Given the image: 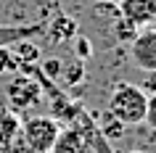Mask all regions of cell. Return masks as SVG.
<instances>
[{"mask_svg": "<svg viewBox=\"0 0 156 153\" xmlns=\"http://www.w3.org/2000/svg\"><path fill=\"white\" fill-rule=\"evenodd\" d=\"M130 58L140 71H156V29H140L130 42Z\"/></svg>", "mask_w": 156, "mask_h": 153, "instance_id": "obj_4", "label": "cell"}, {"mask_svg": "<svg viewBox=\"0 0 156 153\" xmlns=\"http://www.w3.org/2000/svg\"><path fill=\"white\" fill-rule=\"evenodd\" d=\"M50 153H90V148H87L85 137L80 135L74 127H66V129L61 127V132H58Z\"/></svg>", "mask_w": 156, "mask_h": 153, "instance_id": "obj_7", "label": "cell"}, {"mask_svg": "<svg viewBox=\"0 0 156 153\" xmlns=\"http://www.w3.org/2000/svg\"><path fill=\"white\" fill-rule=\"evenodd\" d=\"M45 32H50V40L53 42H66V40L74 37L77 24H74V19H69V16H58L56 24L50 26V29H45Z\"/></svg>", "mask_w": 156, "mask_h": 153, "instance_id": "obj_10", "label": "cell"}, {"mask_svg": "<svg viewBox=\"0 0 156 153\" xmlns=\"http://www.w3.org/2000/svg\"><path fill=\"white\" fill-rule=\"evenodd\" d=\"M154 29H156V19H154Z\"/></svg>", "mask_w": 156, "mask_h": 153, "instance_id": "obj_18", "label": "cell"}, {"mask_svg": "<svg viewBox=\"0 0 156 153\" xmlns=\"http://www.w3.org/2000/svg\"><path fill=\"white\" fill-rule=\"evenodd\" d=\"M61 69H64V64H61L58 58H50V61L42 64V71L48 74V77H61Z\"/></svg>", "mask_w": 156, "mask_h": 153, "instance_id": "obj_16", "label": "cell"}, {"mask_svg": "<svg viewBox=\"0 0 156 153\" xmlns=\"http://www.w3.org/2000/svg\"><path fill=\"white\" fill-rule=\"evenodd\" d=\"M146 103H148V95L138 87V85L119 82V85L108 92L106 111L111 113L116 121H122L124 127H135V124H143Z\"/></svg>", "mask_w": 156, "mask_h": 153, "instance_id": "obj_1", "label": "cell"}, {"mask_svg": "<svg viewBox=\"0 0 156 153\" xmlns=\"http://www.w3.org/2000/svg\"><path fill=\"white\" fill-rule=\"evenodd\" d=\"M116 13L124 24H130L132 29H148L154 26L156 19V0H119Z\"/></svg>", "mask_w": 156, "mask_h": 153, "instance_id": "obj_3", "label": "cell"}, {"mask_svg": "<svg viewBox=\"0 0 156 153\" xmlns=\"http://www.w3.org/2000/svg\"><path fill=\"white\" fill-rule=\"evenodd\" d=\"M130 153H146V151H130Z\"/></svg>", "mask_w": 156, "mask_h": 153, "instance_id": "obj_17", "label": "cell"}, {"mask_svg": "<svg viewBox=\"0 0 156 153\" xmlns=\"http://www.w3.org/2000/svg\"><path fill=\"white\" fill-rule=\"evenodd\" d=\"M148 127L156 132V95H148V103H146V116H143Z\"/></svg>", "mask_w": 156, "mask_h": 153, "instance_id": "obj_13", "label": "cell"}, {"mask_svg": "<svg viewBox=\"0 0 156 153\" xmlns=\"http://www.w3.org/2000/svg\"><path fill=\"white\" fill-rule=\"evenodd\" d=\"M146 95H156V71H143V85H138Z\"/></svg>", "mask_w": 156, "mask_h": 153, "instance_id": "obj_14", "label": "cell"}, {"mask_svg": "<svg viewBox=\"0 0 156 153\" xmlns=\"http://www.w3.org/2000/svg\"><path fill=\"white\" fill-rule=\"evenodd\" d=\"M58 132H61V124L56 116H29L21 124V137L32 153H50Z\"/></svg>", "mask_w": 156, "mask_h": 153, "instance_id": "obj_2", "label": "cell"}, {"mask_svg": "<svg viewBox=\"0 0 156 153\" xmlns=\"http://www.w3.org/2000/svg\"><path fill=\"white\" fill-rule=\"evenodd\" d=\"M45 32L42 24H5L0 26V48H13L19 42H27Z\"/></svg>", "mask_w": 156, "mask_h": 153, "instance_id": "obj_6", "label": "cell"}, {"mask_svg": "<svg viewBox=\"0 0 156 153\" xmlns=\"http://www.w3.org/2000/svg\"><path fill=\"white\" fill-rule=\"evenodd\" d=\"M13 137H21V124L13 113H0V148L5 151Z\"/></svg>", "mask_w": 156, "mask_h": 153, "instance_id": "obj_8", "label": "cell"}, {"mask_svg": "<svg viewBox=\"0 0 156 153\" xmlns=\"http://www.w3.org/2000/svg\"><path fill=\"white\" fill-rule=\"evenodd\" d=\"M74 50H77V58H80V61L93 56V45H90V40H85V37H77V45H74Z\"/></svg>", "mask_w": 156, "mask_h": 153, "instance_id": "obj_15", "label": "cell"}, {"mask_svg": "<svg viewBox=\"0 0 156 153\" xmlns=\"http://www.w3.org/2000/svg\"><path fill=\"white\" fill-rule=\"evenodd\" d=\"M8 100L16 111H29L42 100V85L32 77H16L8 85Z\"/></svg>", "mask_w": 156, "mask_h": 153, "instance_id": "obj_5", "label": "cell"}, {"mask_svg": "<svg viewBox=\"0 0 156 153\" xmlns=\"http://www.w3.org/2000/svg\"><path fill=\"white\" fill-rule=\"evenodd\" d=\"M95 127H98V132L103 135V140H119V137L124 135V129H127L122 121H116L108 111H103V116L95 121Z\"/></svg>", "mask_w": 156, "mask_h": 153, "instance_id": "obj_9", "label": "cell"}, {"mask_svg": "<svg viewBox=\"0 0 156 153\" xmlns=\"http://www.w3.org/2000/svg\"><path fill=\"white\" fill-rule=\"evenodd\" d=\"M16 66H19L16 56H13L8 48H0V71H13Z\"/></svg>", "mask_w": 156, "mask_h": 153, "instance_id": "obj_12", "label": "cell"}, {"mask_svg": "<svg viewBox=\"0 0 156 153\" xmlns=\"http://www.w3.org/2000/svg\"><path fill=\"white\" fill-rule=\"evenodd\" d=\"M64 71H66V85H77V82L82 79V74H85V66H82V61L77 58V61H72V64H64L61 74Z\"/></svg>", "mask_w": 156, "mask_h": 153, "instance_id": "obj_11", "label": "cell"}]
</instances>
